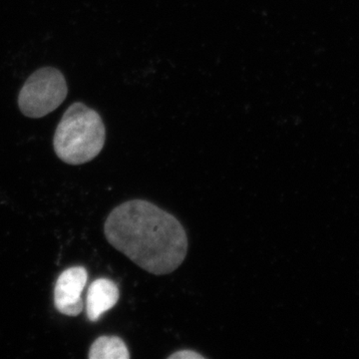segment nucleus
I'll return each mask as SVG.
<instances>
[{"label": "nucleus", "instance_id": "39448f33", "mask_svg": "<svg viewBox=\"0 0 359 359\" xmlns=\"http://www.w3.org/2000/svg\"><path fill=\"white\" fill-rule=\"evenodd\" d=\"M119 289L109 278H98L90 285L86 297V314L90 321H97L103 313L114 308L119 301Z\"/></svg>", "mask_w": 359, "mask_h": 359}, {"label": "nucleus", "instance_id": "f03ea898", "mask_svg": "<svg viewBox=\"0 0 359 359\" xmlns=\"http://www.w3.org/2000/svg\"><path fill=\"white\" fill-rule=\"evenodd\" d=\"M105 135L100 115L83 103H74L66 110L56 128L54 151L66 164H85L100 154Z\"/></svg>", "mask_w": 359, "mask_h": 359}, {"label": "nucleus", "instance_id": "423d86ee", "mask_svg": "<svg viewBox=\"0 0 359 359\" xmlns=\"http://www.w3.org/2000/svg\"><path fill=\"white\" fill-rule=\"evenodd\" d=\"M90 359H129L128 347L118 337H100L92 344Z\"/></svg>", "mask_w": 359, "mask_h": 359}, {"label": "nucleus", "instance_id": "7ed1b4c3", "mask_svg": "<svg viewBox=\"0 0 359 359\" xmlns=\"http://www.w3.org/2000/svg\"><path fill=\"white\" fill-rule=\"evenodd\" d=\"M67 93L62 73L55 68L44 67L28 78L18 97V105L26 117L37 119L58 108Z\"/></svg>", "mask_w": 359, "mask_h": 359}, {"label": "nucleus", "instance_id": "0eeeda50", "mask_svg": "<svg viewBox=\"0 0 359 359\" xmlns=\"http://www.w3.org/2000/svg\"><path fill=\"white\" fill-rule=\"evenodd\" d=\"M170 359H205V356L198 353L197 351L185 349L179 351L169 356Z\"/></svg>", "mask_w": 359, "mask_h": 359}, {"label": "nucleus", "instance_id": "f257e3e1", "mask_svg": "<svg viewBox=\"0 0 359 359\" xmlns=\"http://www.w3.org/2000/svg\"><path fill=\"white\" fill-rule=\"evenodd\" d=\"M104 233L108 243L144 271L169 275L185 261L188 237L173 215L145 200H131L110 212Z\"/></svg>", "mask_w": 359, "mask_h": 359}, {"label": "nucleus", "instance_id": "20e7f679", "mask_svg": "<svg viewBox=\"0 0 359 359\" xmlns=\"http://www.w3.org/2000/svg\"><path fill=\"white\" fill-rule=\"evenodd\" d=\"M88 275L83 266L65 269L59 276L54 287V304L59 313L67 316H77L84 309L82 292L86 287Z\"/></svg>", "mask_w": 359, "mask_h": 359}]
</instances>
